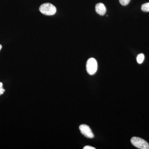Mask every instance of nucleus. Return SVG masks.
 I'll return each instance as SVG.
<instances>
[{
    "instance_id": "f257e3e1",
    "label": "nucleus",
    "mask_w": 149,
    "mask_h": 149,
    "mask_svg": "<svg viewBox=\"0 0 149 149\" xmlns=\"http://www.w3.org/2000/svg\"><path fill=\"white\" fill-rule=\"evenodd\" d=\"M39 10L43 15L47 16L54 15L57 10L56 7L50 3L42 4L39 8Z\"/></svg>"
},
{
    "instance_id": "f03ea898",
    "label": "nucleus",
    "mask_w": 149,
    "mask_h": 149,
    "mask_svg": "<svg viewBox=\"0 0 149 149\" xmlns=\"http://www.w3.org/2000/svg\"><path fill=\"white\" fill-rule=\"evenodd\" d=\"M131 143L134 146L140 149H149V145L143 139L139 137H133L131 139Z\"/></svg>"
},
{
    "instance_id": "7ed1b4c3",
    "label": "nucleus",
    "mask_w": 149,
    "mask_h": 149,
    "mask_svg": "<svg viewBox=\"0 0 149 149\" xmlns=\"http://www.w3.org/2000/svg\"><path fill=\"white\" fill-rule=\"evenodd\" d=\"M86 70L90 75H93L96 73L97 70V63L95 59L91 58L88 60L86 63Z\"/></svg>"
},
{
    "instance_id": "20e7f679",
    "label": "nucleus",
    "mask_w": 149,
    "mask_h": 149,
    "mask_svg": "<svg viewBox=\"0 0 149 149\" xmlns=\"http://www.w3.org/2000/svg\"><path fill=\"white\" fill-rule=\"evenodd\" d=\"M79 129L81 133L86 138L88 139H93L94 138V134L88 125L86 124H82L79 126Z\"/></svg>"
},
{
    "instance_id": "39448f33",
    "label": "nucleus",
    "mask_w": 149,
    "mask_h": 149,
    "mask_svg": "<svg viewBox=\"0 0 149 149\" xmlns=\"http://www.w3.org/2000/svg\"><path fill=\"white\" fill-rule=\"evenodd\" d=\"M95 10L100 15H104L106 13V8L102 3H99L96 5Z\"/></svg>"
},
{
    "instance_id": "423d86ee",
    "label": "nucleus",
    "mask_w": 149,
    "mask_h": 149,
    "mask_svg": "<svg viewBox=\"0 0 149 149\" xmlns=\"http://www.w3.org/2000/svg\"><path fill=\"white\" fill-rule=\"evenodd\" d=\"M145 56L143 54H141L137 57V61L139 64H141L144 61Z\"/></svg>"
},
{
    "instance_id": "0eeeda50",
    "label": "nucleus",
    "mask_w": 149,
    "mask_h": 149,
    "mask_svg": "<svg viewBox=\"0 0 149 149\" xmlns=\"http://www.w3.org/2000/svg\"><path fill=\"white\" fill-rule=\"evenodd\" d=\"M141 10L143 11L146 12H149V2L146 3L144 4L141 6Z\"/></svg>"
},
{
    "instance_id": "6e6552de",
    "label": "nucleus",
    "mask_w": 149,
    "mask_h": 149,
    "mask_svg": "<svg viewBox=\"0 0 149 149\" xmlns=\"http://www.w3.org/2000/svg\"><path fill=\"white\" fill-rule=\"evenodd\" d=\"M130 0H119L120 3L123 6H126L130 3Z\"/></svg>"
},
{
    "instance_id": "1a4fd4ad",
    "label": "nucleus",
    "mask_w": 149,
    "mask_h": 149,
    "mask_svg": "<svg viewBox=\"0 0 149 149\" xmlns=\"http://www.w3.org/2000/svg\"><path fill=\"white\" fill-rule=\"evenodd\" d=\"M5 90L3 88V83L0 82V96L4 93Z\"/></svg>"
},
{
    "instance_id": "9d476101",
    "label": "nucleus",
    "mask_w": 149,
    "mask_h": 149,
    "mask_svg": "<svg viewBox=\"0 0 149 149\" xmlns=\"http://www.w3.org/2000/svg\"><path fill=\"white\" fill-rule=\"evenodd\" d=\"M84 149H95V148L91 146H86L83 148Z\"/></svg>"
},
{
    "instance_id": "9b49d317",
    "label": "nucleus",
    "mask_w": 149,
    "mask_h": 149,
    "mask_svg": "<svg viewBox=\"0 0 149 149\" xmlns=\"http://www.w3.org/2000/svg\"><path fill=\"white\" fill-rule=\"evenodd\" d=\"M2 48V46L1 45H0V51L1 49Z\"/></svg>"
}]
</instances>
